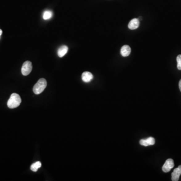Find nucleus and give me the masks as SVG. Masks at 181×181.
Returning a JSON list of instances; mask_svg holds the SVG:
<instances>
[{
  "label": "nucleus",
  "instance_id": "9b49d317",
  "mask_svg": "<svg viewBox=\"0 0 181 181\" xmlns=\"http://www.w3.org/2000/svg\"><path fill=\"white\" fill-rule=\"evenodd\" d=\"M41 167V163L40 162H37L35 163H33L32 165L31 166L30 169L33 172H37L38 169Z\"/></svg>",
  "mask_w": 181,
  "mask_h": 181
},
{
  "label": "nucleus",
  "instance_id": "6e6552de",
  "mask_svg": "<svg viewBox=\"0 0 181 181\" xmlns=\"http://www.w3.org/2000/svg\"><path fill=\"white\" fill-rule=\"evenodd\" d=\"M82 80L85 83H88L91 82L93 79L92 74L88 72H84L82 75Z\"/></svg>",
  "mask_w": 181,
  "mask_h": 181
},
{
  "label": "nucleus",
  "instance_id": "20e7f679",
  "mask_svg": "<svg viewBox=\"0 0 181 181\" xmlns=\"http://www.w3.org/2000/svg\"><path fill=\"white\" fill-rule=\"evenodd\" d=\"M174 162L172 158L167 159L162 167V170L165 173L170 172L171 169L174 167Z\"/></svg>",
  "mask_w": 181,
  "mask_h": 181
},
{
  "label": "nucleus",
  "instance_id": "423d86ee",
  "mask_svg": "<svg viewBox=\"0 0 181 181\" xmlns=\"http://www.w3.org/2000/svg\"><path fill=\"white\" fill-rule=\"evenodd\" d=\"M139 143L142 146H153L155 143V139L154 138L150 137L146 139H141Z\"/></svg>",
  "mask_w": 181,
  "mask_h": 181
},
{
  "label": "nucleus",
  "instance_id": "ddd939ff",
  "mask_svg": "<svg viewBox=\"0 0 181 181\" xmlns=\"http://www.w3.org/2000/svg\"><path fill=\"white\" fill-rule=\"evenodd\" d=\"M177 68L179 70H181V55H179L177 57Z\"/></svg>",
  "mask_w": 181,
  "mask_h": 181
},
{
  "label": "nucleus",
  "instance_id": "7ed1b4c3",
  "mask_svg": "<svg viewBox=\"0 0 181 181\" xmlns=\"http://www.w3.org/2000/svg\"><path fill=\"white\" fill-rule=\"evenodd\" d=\"M32 70V63L30 61H26L24 63L21 68V72L23 76H28L31 72Z\"/></svg>",
  "mask_w": 181,
  "mask_h": 181
},
{
  "label": "nucleus",
  "instance_id": "f8f14e48",
  "mask_svg": "<svg viewBox=\"0 0 181 181\" xmlns=\"http://www.w3.org/2000/svg\"><path fill=\"white\" fill-rule=\"evenodd\" d=\"M52 15H53V13H52L51 11H49V10H47V11L44 12L43 18L45 20H49L52 17Z\"/></svg>",
  "mask_w": 181,
  "mask_h": 181
},
{
  "label": "nucleus",
  "instance_id": "39448f33",
  "mask_svg": "<svg viewBox=\"0 0 181 181\" xmlns=\"http://www.w3.org/2000/svg\"><path fill=\"white\" fill-rule=\"evenodd\" d=\"M181 175V165L174 169L172 173V180L173 181H178L179 180Z\"/></svg>",
  "mask_w": 181,
  "mask_h": 181
},
{
  "label": "nucleus",
  "instance_id": "2eb2a0df",
  "mask_svg": "<svg viewBox=\"0 0 181 181\" xmlns=\"http://www.w3.org/2000/svg\"><path fill=\"white\" fill-rule=\"evenodd\" d=\"M2 33H3L2 30L1 29H0V37H1V36L2 34Z\"/></svg>",
  "mask_w": 181,
  "mask_h": 181
},
{
  "label": "nucleus",
  "instance_id": "f03ea898",
  "mask_svg": "<svg viewBox=\"0 0 181 181\" xmlns=\"http://www.w3.org/2000/svg\"><path fill=\"white\" fill-rule=\"evenodd\" d=\"M47 86V82L46 80L43 78L40 79L38 80L37 83L33 87V91L34 94L36 95L41 94L46 88Z\"/></svg>",
  "mask_w": 181,
  "mask_h": 181
},
{
  "label": "nucleus",
  "instance_id": "4468645a",
  "mask_svg": "<svg viewBox=\"0 0 181 181\" xmlns=\"http://www.w3.org/2000/svg\"><path fill=\"white\" fill-rule=\"evenodd\" d=\"M179 88H180V91H181V79L180 80V82H179Z\"/></svg>",
  "mask_w": 181,
  "mask_h": 181
},
{
  "label": "nucleus",
  "instance_id": "9d476101",
  "mask_svg": "<svg viewBox=\"0 0 181 181\" xmlns=\"http://www.w3.org/2000/svg\"><path fill=\"white\" fill-rule=\"evenodd\" d=\"M68 47L66 45H63L59 48L57 51V55L60 57H62L64 56L67 52L68 51Z\"/></svg>",
  "mask_w": 181,
  "mask_h": 181
},
{
  "label": "nucleus",
  "instance_id": "0eeeda50",
  "mask_svg": "<svg viewBox=\"0 0 181 181\" xmlns=\"http://www.w3.org/2000/svg\"><path fill=\"white\" fill-rule=\"evenodd\" d=\"M139 26V19L134 18L130 21L128 24V27L131 30H134L138 28Z\"/></svg>",
  "mask_w": 181,
  "mask_h": 181
},
{
  "label": "nucleus",
  "instance_id": "f257e3e1",
  "mask_svg": "<svg viewBox=\"0 0 181 181\" xmlns=\"http://www.w3.org/2000/svg\"><path fill=\"white\" fill-rule=\"evenodd\" d=\"M21 103V99L20 96L16 93H13L10 97L7 102V105L10 109L18 107Z\"/></svg>",
  "mask_w": 181,
  "mask_h": 181
},
{
  "label": "nucleus",
  "instance_id": "1a4fd4ad",
  "mask_svg": "<svg viewBox=\"0 0 181 181\" xmlns=\"http://www.w3.org/2000/svg\"><path fill=\"white\" fill-rule=\"evenodd\" d=\"M121 55L123 57H126L130 56L131 53V48L129 45H124L121 49Z\"/></svg>",
  "mask_w": 181,
  "mask_h": 181
}]
</instances>
